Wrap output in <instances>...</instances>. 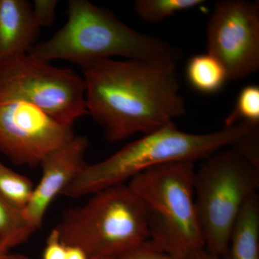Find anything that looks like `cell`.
<instances>
[{"label": "cell", "instance_id": "6da1fadb", "mask_svg": "<svg viewBox=\"0 0 259 259\" xmlns=\"http://www.w3.org/2000/svg\"><path fill=\"white\" fill-rule=\"evenodd\" d=\"M177 63L107 59L81 67L87 111L109 142L151 134L185 115Z\"/></svg>", "mask_w": 259, "mask_h": 259}, {"label": "cell", "instance_id": "7a4b0ae2", "mask_svg": "<svg viewBox=\"0 0 259 259\" xmlns=\"http://www.w3.org/2000/svg\"><path fill=\"white\" fill-rule=\"evenodd\" d=\"M258 125L240 122L209 134H189L171 122L129 143L110 157L85 164L61 195L76 199L112 186L125 184L153 167L178 161L205 159L233 146Z\"/></svg>", "mask_w": 259, "mask_h": 259}, {"label": "cell", "instance_id": "3957f363", "mask_svg": "<svg viewBox=\"0 0 259 259\" xmlns=\"http://www.w3.org/2000/svg\"><path fill=\"white\" fill-rule=\"evenodd\" d=\"M28 54L47 62L59 59L81 67L115 56L177 61L182 57L181 49L130 28L112 11L88 0H70L66 24L49 40L35 44Z\"/></svg>", "mask_w": 259, "mask_h": 259}, {"label": "cell", "instance_id": "277c9868", "mask_svg": "<svg viewBox=\"0 0 259 259\" xmlns=\"http://www.w3.org/2000/svg\"><path fill=\"white\" fill-rule=\"evenodd\" d=\"M92 195L54 228L65 245L81 248L89 259L121 258L149 242L147 212L127 184Z\"/></svg>", "mask_w": 259, "mask_h": 259}, {"label": "cell", "instance_id": "5b68a950", "mask_svg": "<svg viewBox=\"0 0 259 259\" xmlns=\"http://www.w3.org/2000/svg\"><path fill=\"white\" fill-rule=\"evenodd\" d=\"M195 171L194 162H172L142 172L127 184L147 212L150 243L179 258L204 249L194 202Z\"/></svg>", "mask_w": 259, "mask_h": 259}, {"label": "cell", "instance_id": "8992f818", "mask_svg": "<svg viewBox=\"0 0 259 259\" xmlns=\"http://www.w3.org/2000/svg\"><path fill=\"white\" fill-rule=\"evenodd\" d=\"M258 188V167L232 146L206 158L196 169L194 202L204 249L210 254L226 259L233 227Z\"/></svg>", "mask_w": 259, "mask_h": 259}, {"label": "cell", "instance_id": "52a82bcc", "mask_svg": "<svg viewBox=\"0 0 259 259\" xmlns=\"http://www.w3.org/2000/svg\"><path fill=\"white\" fill-rule=\"evenodd\" d=\"M23 102L73 125L88 115L83 77L28 54L0 61V102Z\"/></svg>", "mask_w": 259, "mask_h": 259}, {"label": "cell", "instance_id": "ba28073f", "mask_svg": "<svg viewBox=\"0 0 259 259\" xmlns=\"http://www.w3.org/2000/svg\"><path fill=\"white\" fill-rule=\"evenodd\" d=\"M208 54L221 61L228 80L246 79L259 69V3L221 0L206 28Z\"/></svg>", "mask_w": 259, "mask_h": 259}, {"label": "cell", "instance_id": "9c48e42d", "mask_svg": "<svg viewBox=\"0 0 259 259\" xmlns=\"http://www.w3.org/2000/svg\"><path fill=\"white\" fill-rule=\"evenodd\" d=\"M75 136L59 122L23 102H0V152L18 166H37Z\"/></svg>", "mask_w": 259, "mask_h": 259}, {"label": "cell", "instance_id": "30bf717a", "mask_svg": "<svg viewBox=\"0 0 259 259\" xmlns=\"http://www.w3.org/2000/svg\"><path fill=\"white\" fill-rule=\"evenodd\" d=\"M88 146V138L75 135L42 160L40 165L41 177L23 211L25 218L36 231L42 226L53 201L61 195L86 164L84 156Z\"/></svg>", "mask_w": 259, "mask_h": 259}, {"label": "cell", "instance_id": "8fae6325", "mask_svg": "<svg viewBox=\"0 0 259 259\" xmlns=\"http://www.w3.org/2000/svg\"><path fill=\"white\" fill-rule=\"evenodd\" d=\"M26 0H0V61L28 54L40 32Z\"/></svg>", "mask_w": 259, "mask_h": 259}, {"label": "cell", "instance_id": "7c38bea8", "mask_svg": "<svg viewBox=\"0 0 259 259\" xmlns=\"http://www.w3.org/2000/svg\"><path fill=\"white\" fill-rule=\"evenodd\" d=\"M226 259H259V196L248 199L230 236Z\"/></svg>", "mask_w": 259, "mask_h": 259}, {"label": "cell", "instance_id": "4fadbf2b", "mask_svg": "<svg viewBox=\"0 0 259 259\" xmlns=\"http://www.w3.org/2000/svg\"><path fill=\"white\" fill-rule=\"evenodd\" d=\"M186 76L192 88L206 95L218 93L229 81L221 61L208 53L197 54L189 59Z\"/></svg>", "mask_w": 259, "mask_h": 259}, {"label": "cell", "instance_id": "5bb4252c", "mask_svg": "<svg viewBox=\"0 0 259 259\" xmlns=\"http://www.w3.org/2000/svg\"><path fill=\"white\" fill-rule=\"evenodd\" d=\"M35 231L23 211L0 197V239L8 250L23 244Z\"/></svg>", "mask_w": 259, "mask_h": 259}, {"label": "cell", "instance_id": "9a60e30c", "mask_svg": "<svg viewBox=\"0 0 259 259\" xmlns=\"http://www.w3.org/2000/svg\"><path fill=\"white\" fill-rule=\"evenodd\" d=\"M34 188L33 182L28 177L15 171L0 161V197L23 212Z\"/></svg>", "mask_w": 259, "mask_h": 259}, {"label": "cell", "instance_id": "2e32d148", "mask_svg": "<svg viewBox=\"0 0 259 259\" xmlns=\"http://www.w3.org/2000/svg\"><path fill=\"white\" fill-rule=\"evenodd\" d=\"M204 3V0H136L134 10L143 21L156 24Z\"/></svg>", "mask_w": 259, "mask_h": 259}, {"label": "cell", "instance_id": "e0dca14e", "mask_svg": "<svg viewBox=\"0 0 259 259\" xmlns=\"http://www.w3.org/2000/svg\"><path fill=\"white\" fill-rule=\"evenodd\" d=\"M243 122L259 125V88L256 85H248L240 91L234 108L225 120V127Z\"/></svg>", "mask_w": 259, "mask_h": 259}, {"label": "cell", "instance_id": "ac0fdd59", "mask_svg": "<svg viewBox=\"0 0 259 259\" xmlns=\"http://www.w3.org/2000/svg\"><path fill=\"white\" fill-rule=\"evenodd\" d=\"M58 0H35L32 5L34 18L39 28L49 27L55 20Z\"/></svg>", "mask_w": 259, "mask_h": 259}, {"label": "cell", "instance_id": "d6986e66", "mask_svg": "<svg viewBox=\"0 0 259 259\" xmlns=\"http://www.w3.org/2000/svg\"><path fill=\"white\" fill-rule=\"evenodd\" d=\"M66 246L61 241L56 230L53 229L48 237L42 253V259H66Z\"/></svg>", "mask_w": 259, "mask_h": 259}, {"label": "cell", "instance_id": "ffe728a7", "mask_svg": "<svg viewBox=\"0 0 259 259\" xmlns=\"http://www.w3.org/2000/svg\"><path fill=\"white\" fill-rule=\"evenodd\" d=\"M122 259H182L167 254L164 252L156 249L148 242L146 244L122 257Z\"/></svg>", "mask_w": 259, "mask_h": 259}, {"label": "cell", "instance_id": "44dd1931", "mask_svg": "<svg viewBox=\"0 0 259 259\" xmlns=\"http://www.w3.org/2000/svg\"><path fill=\"white\" fill-rule=\"evenodd\" d=\"M66 259H89V258L81 248L75 246H66Z\"/></svg>", "mask_w": 259, "mask_h": 259}, {"label": "cell", "instance_id": "7402d4cb", "mask_svg": "<svg viewBox=\"0 0 259 259\" xmlns=\"http://www.w3.org/2000/svg\"><path fill=\"white\" fill-rule=\"evenodd\" d=\"M187 259H223L219 257L214 256L208 253L205 249L199 250L190 255Z\"/></svg>", "mask_w": 259, "mask_h": 259}, {"label": "cell", "instance_id": "603a6c76", "mask_svg": "<svg viewBox=\"0 0 259 259\" xmlns=\"http://www.w3.org/2000/svg\"><path fill=\"white\" fill-rule=\"evenodd\" d=\"M0 259H31L28 258L26 255L23 254H10V253H7L4 256L2 257Z\"/></svg>", "mask_w": 259, "mask_h": 259}, {"label": "cell", "instance_id": "cb8c5ba5", "mask_svg": "<svg viewBox=\"0 0 259 259\" xmlns=\"http://www.w3.org/2000/svg\"><path fill=\"white\" fill-rule=\"evenodd\" d=\"M10 250L6 248L3 242L0 239V258L4 256L7 253H9Z\"/></svg>", "mask_w": 259, "mask_h": 259}, {"label": "cell", "instance_id": "d4e9b609", "mask_svg": "<svg viewBox=\"0 0 259 259\" xmlns=\"http://www.w3.org/2000/svg\"><path fill=\"white\" fill-rule=\"evenodd\" d=\"M94 259H122V258H94Z\"/></svg>", "mask_w": 259, "mask_h": 259}]
</instances>
